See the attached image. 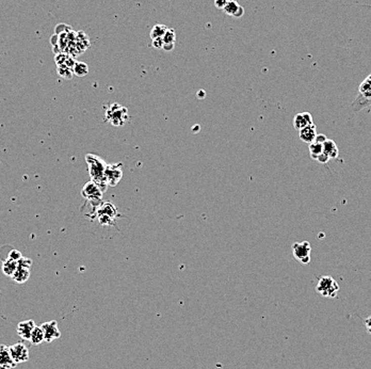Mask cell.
<instances>
[{
  "mask_svg": "<svg viewBox=\"0 0 371 369\" xmlns=\"http://www.w3.org/2000/svg\"><path fill=\"white\" fill-rule=\"evenodd\" d=\"M227 2L226 0H215V6L217 9H220V10H223L226 6Z\"/></svg>",
  "mask_w": 371,
  "mask_h": 369,
  "instance_id": "28",
  "label": "cell"
},
{
  "mask_svg": "<svg viewBox=\"0 0 371 369\" xmlns=\"http://www.w3.org/2000/svg\"><path fill=\"white\" fill-rule=\"evenodd\" d=\"M310 253H312V245L308 241L295 242L293 244V254L298 262L307 265L310 263Z\"/></svg>",
  "mask_w": 371,
  "mask_h": 369,
  "instance_id": "7",
  "label": "cell"
},
{
  "mask_svg": "<svg viewBox=\"0 0 371 369\" xmlns=\"http://www.w3.org/2000/svg\"><path fill=\"white\" fill-rule=\"evenodd\" d=\"M58 74L65 78V79H72L73 77V69L67 68V67H58Z\"/></svg>",
  "mask_w": 371,
  "mask_h": 369,
  "instance_id": "24",
  "label": "cell"
},
{
  "mask_svg": "<svg viewBox=\"0 0 371 369\" xmlns=\"http://www.w3.org/2000/svg\"><path fill=\"white\" fill-rule=\"evenodd\" d=\"M81 195L87 199L88 202H90L94 206L95 212H96V209L100 206V204L103 203L104 192L100 190L99 187L92 181L87 183L84 186L83 190H81Z\"/></svg>",
  "mask_w": 371,
  "mask_h": 369,
  "instance_id": "5",
  "label": "cell"
},
{
  "mask_svg": "<svg viewBox=\"0 0 371 369\" xmlns=\"http://www.w3.org/2000/svg\"><path fill=\"white\" fill-rule=\"evenodd\" d=\"M22 257H23L22 253L19 251H17V250H11V251H10L9 255H8V258L12 259V261H15V262H18Z\"/></svg>",
  "mask_w": 371,
  "mask_h": 369,
  "instance_id": "25",
  "label": "cell"
},
{
  "mask_svg": "<svg viewBox=\"0 0 371 369\" xmlns=\"http://www.w3.org/2000/svg\"><path fill=\"white\" fill-rule=\"evenodd\" d=\"M122 163H114V165H107L105 170V177L108 186L115 187L119 181L123 177L122 171Z\"/></svg>",
  "mask_w": 371,
  "mask_h": 369,
  "instance_id": "8",
  "label": "cell"
},
{
  "mask_svg": "<svg viewBox=\"0 0 371 369\" xmlns=\"http://www.w3.org/2000/svg\"><path fill=\"white\" fill-rule=\"evenodd\" d=\"M41 327L44 333L45 342L47 343H52L58 340V338H60V336H61V332H60L59 330L58 322L56 320L46 321L41 325Z\"/></svg>",
  "mask_w": 371,
  "mask_h": 369,
  "instance_id": "10",
  "label": "cell"
},
{
  "mask_svg": "<svg viewBox=\"0 0 371 369\" xmlns=\"http://www.w3.org/2000/svg\"><path fill=\"white\" fill-rule=\"evenodd\" d=\"M323 153L331 159H337L339 156V149L337 144L333 141L326 139L325 142L323 143Z\"/></svg>",
  "mask_w": 371,
  "mask_h": 369,
  "instance_id": "17",
  "label": "cell"
},
{
  "mask_svg": "<svg viewBox=\"0 0 371 369\" xmlns=\"http://www.w3.org/2000/svg\"><path fill=\"white\" fill-rule=\"evenodd\" d=\"M371 106V73L358 87V92L354 101L351 103V109L358 112Z\"/></svg>",
  "mask_w": 371,
  "mask_h": 369,
  "instance_id": "2",
  "label": "cell"
},
{
  "mask_svg": "<svg viewBox=\"0 0 371 369\" xmlns=\"http://www.w3.org/2000/svg\"><path fill=\"white\" fill-rule=\"evenodd\" d=\"M168 30V27L166 25L162 24H157L153 27L152 31H150V38H162L163 35L166 34Z\"/></svg>",
  "mask_w": 371,
  "mask_h": 369,
  "instance_id": "20",
  "label": "cell"
},
{
  "mask_svg": "<svg viewBox=\"0 0 371 369\" xmlns=\"http://www.w3.org/2000/svg\"><path fill=\"white\" fill-rule=\"evenodd\" d=\"M243 14H244V9H243V7L240 6V7H239V9L237 10V12L235 13L234 17H236V18H240V17H242V16H243Z\"/></svg>",
  "mask_w": 371,
  "mask_h": 369,
  "instance_id": "30",
  "label": "cell"
},
{
  "mask_svg": "<svg viewBox=\"0 0 371 369\" xmlns=\"http://www.w3.org/2000/svg\"><path fill=\"white\" fill-rule=\"evenodd\" d=\"M365 326L367 329L368 333L371 335V316H369L368 318L365 319Z\"/></svg>",
  "mask_w": 371,
  "mask_h": 369,
  "instance_id": "31",
  "label": "cell"
},
{
  "mask_svg": "<svg viewBox=\"0 0 371 369\" xmlns=\"http://www.w3.org/2000/svg\"><path fill=\"white\" fill-rule=\"evenodd\" d=\"M35 327V323L33 320H25V321H21L17 324L16 327V332L18 334V336L23 338L25 341H29L30 336H31V333L33 331V329Z\"/></svg>",
  "mask_w": 371,
  "mask_h": 369,
  "instance_id": "12",
  "label": "cell"
},
{
  "mask_svg": "<svg viewBox=\"0 0 371 369\" xmlns=\"http://www.w3.org/2000/svg\"><path fill=\"white\" fill-rule=\"evenodd\" d=\"M239 7H240V5L234 0V2H229V3H227V4H226V6H225V8H224L223 10H224V12H225L227 15H229V16H234V15H235V13L237 12V10L239 9Z\"/></svg>",
  "mask_w": 371,
  "mask_h": 369,
  "instance_id": "22",
  "label": "cell"
},
{
  "mask_svg": "<svg viewBox=\"0 0 371 369\" xmlns=\"http://www.w3.org/2000/svg\"><path fill=\"white\" fill-rule=\"evenodd\" d=\"M17 263L18 262L12 261V259H10V258H7L6 261L3 263V266H2L4 274L7 275V276L12 277V275L14 274L15 270L17 269Z\"/></svg>",
  "mask_w": 371,
  "mask_h": 369,
  "instance_id": "18",
  "label": "cell"
},
{
  "mask_svg": "<svg viewBox=\"0 0 371 369\" xmlns=\"http://www.w3.org/2000/svg\"><path fill=\"white\" fill-rule=\"evenodd\" d=\"M32 266V261L30 258L22 257L17 263V269L12 275V280L17 284L26 283L30 277V269Z\"/></svg>",
  "mask_w": 371,
  "mask_h": 369,
  "instance_id": "6",
  "label": "cell"
},
{
  "mask_svg": "<svg viewBox=\"0 0 371 369\" xmlns=\"http://www.w3.org/2000/svg\"><path fill=\"white\" fill-rule=\"evenodd\" d=\"M30 342H31V344L33 345H39L42 344L43 342H45V338H44V333H43V330L41 326H36L33 329V331L31 333V336H30Z\"/></svg>",
  "mask_w": 371,
  "mask_h": 369,
  "instance_id": "19",
  "label": "cell"
},
{
  "mask_svg": "<svg viewBox=\"0 0 371 369\" xmlns=\"http://www.w3.org/2000/svg\"><path fill=\"white\" fill-rule=\"evenodd\" d=\"M73 73L78 77H84L89 74V66L85 62H76L73 67Z\"/></svg>",
  "mask_w": 371,
  "mask_h": 369,
  "instance_id": "21",
  "label": "cell"
},
{
  "mask_svg": "<svg viewBox=\"0 0 371 369\" xmlns=\"http://www.w3.org/2000/svg\"><path fill=\"white\" fill-rule=\"evenodd\" d=\"M316 292L324 298H336L339 292V285L332 276L324 275L320 277L316 286Z\"/></svg>",
  "mask_w": 371,
  "mask_h": 369,
  "instance_id": "4",
  "label": "cell"
},
{
  "mask_svg": "<svg viewBox=\"0 0 371 369\" xmlns=\"http://www.w3.org/2000/svg\"><path fill=\"white\" fill-rule=\"evenodd\" d=\"M99 215L111 217L112 219H114V220H116V218L119 216V213L117 212V208L115 207V205H113L112 203L103 202L95 212V216H99Z\"/></svg>",
  "mask_w": 371,
  "mask_h": 369,
  "instance_id": "15",
  "label": "cell"
},
{
  "mask_svg": "<svg viewBox=\"0 0 371 369\" xmlns=\"http://www.w3.org/2000/svg\"><path fill=\"white\" fill-rule=\"evenodd\" d=\"M316 160L318 161V162H320V163H327L328 161H329V158L324 154V153H322L321 155H319L318 156V158L316 159Z\"/></svg>",
  "mask_w": 371,
  "mask_h": 369,
  "instance_id": "27",
  "label": "cell"
},
{
  "mask_svg": "<svg viewBox=\"0 0 371 369\" xmlns=\"http://www.w3.org/2000/svg\"><path fill=\"white\" fill-rule=\"evenodd\" d=\"M175 47V43H164L162 49L166 52H172Z\"/></svg>",
  "mask_w": 371,
  "mask_h": 369,
  "instance_id": "29",
  "label": "cell"
},
{
  "mask_svg": "<svg viewBox=\"0 0 371 369\" xmlns=\"http://www.w3.org/2000/svg\"><path fill=\"white\" fill-rule=\"evenodd\" d=\"M152 41H153L152 45L155 49H162L163 44H164L162 38H154V39H152Z\"/></svg>",
  "mask_w": 371,
  "mask_h": 369,
  "instance_id": "26",
  "label": "cell"
},
{
  "mask_svg": "<svg viewBox=\"0 0 371 369\" xmlns=\"http://www.w3.org/2000/svg\"><path fill=\"white\" fill-rule=\"evenodd\" d=\"M105 118L106 122H109L113 126H123L128 121L129 115L124 106L113 103L106 109Z\"/></svg>",
  "mask_w": 371,
  "mask_h": 369,
  "instance_id": "3",
  "label": "cell"
},
{
  "mask_svg": "<svg viewBox=\"0 0 371 369\" xmlns=\"http://www.w3.org/2000/svg\"><path fill=\"white\" fill-rule=\"evenodd\" d=\"M17 364L13 361L9 351V347L0 345V369H12Z\"/></svg>",
  "mask_w": 371,
  "mask_h": 369,
  "instance_id": "13",
  "label": "cell"
},
{
  "mask_svg": "<svg viewBox=\"0 0 371 369\" xmlns=\"http://www.w3.org/2000/svg\"><path fill=\"white\" fill-rule=\"evenodd\" d=\"M163 43H175L176 41V32L174 29H169L167 30L166 34L162 37Z\"/></svg>",
  "mask_w": 371,
  "mask_h": 369,
  "instance_id": "23",
  "label": "cell"
},
{
  "mask_svg": "<svg viewBox=\"0 0 371 369\" xmlns=\"http://www.w3.org/2000/svg\"><path fill=\"white\" fill-rule=\"evenodd\" d=\"M9 351L10 354H11V357L13 358V361L16 364L25 363L29 360L28 348L22 343H17L12 345L11 347H9Z\"/></svg>",
  "mask_w": 371,
  "mask_h": 369,
  "instance_id": "9",
  "label": "cell"
},
{
  "mask_svg": "<svg viewBox=\"0 0 371 369\" xmlns=\"http://www.w3.org/2000/svg\"><path fill=\"white\" fill-rule=\"evenodd\" d=\"M226 2H227V3H229V2H234V0H226Z\"/></svg>",
  "mask_w": 371,
  "mask_h": 369,
  "instance_id": "32",
  "label": "cell"
},
{
  "mask_svg": "<svg viewBox=\"0 0 371 369\" xmlns=\"http://www.w3.org/2000/svg\"><path fill=\"white\" fill-rule=\"evenodd\" d=\"M317 135H318L317 134V127H316L315 123L312 124V125H308L307 127L299 131V137H300L301 140H302L305 143H308V144H310V143L315 141Z\"/></svg>",
  "mask_w": 371,
  "mask_h": 369,
  "instance_id": "16",
  "label": "cell"
},
{
  "mask_svg": "<svg viewBox=\"0 0 371 369\" xmlns=\"http://www.w3.org/2000/svg\"><path fill=\"white\" fill-rule=\"evenodd\" d=\"M86 162L88 165V171L90 177H91V181L95 183L103 192H106L109 186L105 177L107 163L104 161V159L94 154H87Z\"/></svg>",
  "mask_w": 371,
  "mask_h": 369,
  "instance_id": "1",
  "label": "cell"
},
{
  "mask_svg": "<svg viewBox=\"0 0 371 369\" xmlns=\"http://www.w3.org/2000/svg\"><path fill=\"white\" fill-rule=\"evenodd\" d=\"M326 137L324 135H317L315 141L309 144V154L314 160L318 158L319 155L323 153V143L326 140Z\"/></svg>",
  "mask_w": 371,
  "mask_h": 369,
  "instance_id": "11",
  "label": "cell"
},
{
  "mask_svg": "<svg viewBox=\"0 0 371 369\" xmlns=\"http://www.w3.org/2000/svg\"><path fill=\"white\" fill-rule=\"evenodd\" d=\"M312 124H314V119L309 112H301L294 117V127L298 132Z\"/></svg>",
  "mask_w": 371,
  "mask_h": 369,
  "instance_id": "14",
  "label": "cell"
}]
</instances>
